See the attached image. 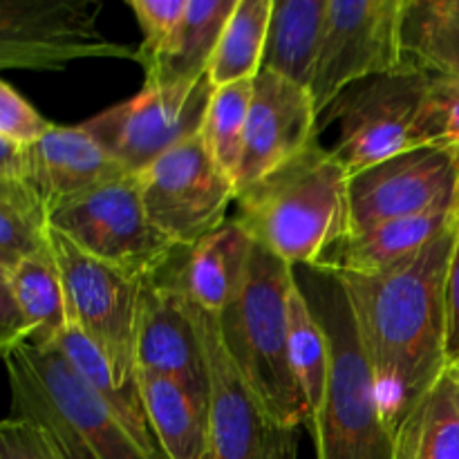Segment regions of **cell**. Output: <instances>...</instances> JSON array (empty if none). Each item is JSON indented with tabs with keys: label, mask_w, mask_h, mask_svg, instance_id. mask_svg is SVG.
<instances>
[{
	"label": "cell",
	"mask_w": 459,
	"mask_h": 459,
	"mask_svg": "<svg viewBox=\"0 0 459 459\" xmlns=\"http://www.w3.org/2000/svg\"><path fill=\"white\" fill-rule=\"evenodd\" d=\"M30 148L0 139V182H27Z\"/></svg>",
	"instance_id": "8d00e7d4"
},
{
	"label": "cell",
	"mask_w": 459,
	"mask_h": 459,
	"mask_svg": "<svg viewBox=\"0 0 459 459\" xmlns=\"http://www.w3.org/2000/svg\"><path fill=\"white\" fill-rule=\"evenodd\" d=\"M254 81L255 79L215 88L200 128L204 148L233 182H238V170H240L242 152H245L247 119H249L251 99H254Z\"/></svg>",
	"instance_id": "f546056e"
},
{
	"label": "cell",
	"mask_w": 459,
	"mask_h": 459,
	"mask_svg": "<svg viewBox=\"0 0 459 459\" xmlns=\"http://www.w3.org/2000/svg\"><path fill=\"white\" fill-rule=\"evenodd\" d=\"M49 220L81 251L134 281L155 276L178 249L148 218L134 175L58 206Z\"/></svg>",
	"instance_id": "52a82bcc"
},
{
	"label": "cell",
	"mask_w": 459,
	"mask_h": 459,
	"mask_svg": "<svg viewBox=\"0 0 459 459\" xmlns=\"http://www.w3.org/2000/svg\"><path fill=\"white\" fill-rule=\"evenodd\" d=\"M426 142H453L459 148V79L433 76L424 112Z\"/></svg>",
	"instance_id": "d6a6232c"
},
{
	"label": "cell",
	"mask_w": 459,
	"mask_h": 459,
	"mask_svg": "<svg viewBox=\"0 0 459 459\" xmlns=\"http://www.w3.org/2000/svg\"><path fill=\"white\" fill-rule=\"evenodd\" d=\"M330 0H273L263 70L312 88Z\"/></svg>",
	"instance_id": "44dd1931"
},
{
	"label": "cell",
	"mask_w": 459,
	"mask_h": 459,
	"mask_svg": "<svg viewBox=\"0 0 459 459\" xmlns=\"http://www.w3.org/2000/svg\"><path fill=\"white\" fill-rule=\"evenodd\" d=\"M457 227L393 272L336 273L348 291L393 433L448 366L446 278Z\"/></svg>",
	"instance_id": "6da1fadb"
},
{
	"label": "cell",
	"mask_w": 459,
	"mask_h": 459,
	"mask_svg": "<svg viewBox=\"0 0 459 459\" xmlns=\"http://www.w3.org/2000/svg\"><path fill=\"white\" fill-rule=\"evenodd\" d=\"M406 0H330L321 56L312 81L318 115L352 85L403 65Z\"/></svg>",
	"instance_id": "30bf717a"
},
{
	"label": "cell",
	"mask_w": 459,
	"mask_h": 459,
	"mask_svg": "<svg viewBox=\"0 0 459 459\" xmlns=\"http://www.w3.org/2000/svg\"><path fill=\"white\" fill-rule=\"evenodd\" d=\"M211 384L209 459H296L300 429L273 424L229 357L215 314L193 303Z\"/></svg>",
	"instance_id": "5bb4252c"
},
{
	"label": "cell",
	"mask_w": 459,
	"mask_h": 459,
	"mask_svg": "<svg viewBox=\"0 0 459 459\" xmlns=\"http://www.w3.org/2000/svg\"><path fill=\"white\" fill-rule=\"evenodd\" d=\"M236 4L238 0H188L173 40L146 70V83L204 79Z\"/></svg>",
	"instance_id": "603a6c76"
},
{
	"label": "cell",
	"mask_w": 459,
	"mask_h": 459,
	"mask_svg": "<svg viewBox=\"0 0 459 459\" xmlns=\"http://www.w3.org/2000/svg\"><path fill=\"white\" fill-rule=\"evenodd\" d=\"M124 175L133 173H128L83 126H52V130L30 148L27 182L43 197L49 213Z\"/></svg>",
	"instance_id": "e0dca14e"
},
{
	"label": "cell",
	"mask_w": 459,
	"mask_h": 459,
	"mask_svg": "<svg viewBox=\"0 0 459 459\" xmlns=\"http://www.w3.org/2000/svg\"><path fill=\"white\" fill-rule=\"evenodd\" d=\"M137 381L164 459H209V406L170 377L137 370Z\"/></svg>",
	"instance_id": "ffe728a7"
},
{
	"label": "cell",
	"mask_w": 459,
	"mask_h": 459,
	"mask_svg": "<svg viewBox=\"0 0 459 459\" xmlns=\"http://www.w3.org/2000/svg\"><path fill=\"white\" fill-rule=\"evenodd\" d=\"M0 459H67L45 430L9 415L0 424Z\"/></svg>",
	"instance_id": "836d02e7"
},
{
	"label": "cell",
	"mask_w": 459,
	"mask_h": 459,
	"mask_svg": "<svg viewBox=\"0 0 459 459\" xmlns=\"http://www.w3.org/2000/svg\"><path fill=\"white\" fill-rule=\"evenodd\" d=\"M148 218L178 247H191L227 222L236 182L220 169L202 137L186 139L137 175Z\"/></svg>",
	"instance_id": "7c38bea8"
},
{
	"label": "cell",
	"mask_w": 459,
	"mask_h": 459,
	"mask_svg": "<svg viewBox=\"0 0 459 459\" xmlns=\"http://www.w3.org/2000/svg\"><path fill=\"white\" fill-rule=\"evenodd\" d=\"M188 0H130L134 18L142 30V45L137 48V63L143 67H152L157 58L166 52L173 40Z\"/></svg>",
	"instance_id": "4dcf8cb0"
},
{
	"label": "cell",
	"mask_w": 459,
	"mask_h": 459,
	"mask_svg": "<svg viewBox=\"0 0 459 459\" xmlns=\"http://www.w3.org/2000/svg\"><path fill=\"white\" fill-rule=\"evenodd\" d=\"M213 90L209 74L179 83L143 81L133 99L106 108L81 126L128 173L137 175L175 146L200 134Z\"/></svg>",
	"instance_id": "9c48e42d"
},
{
	"label": "cell",
	"mask_w": 459,
	"mask_h": 459,
	"mask_svg": "<svg viewBox=\"0 0 459 459\" xmlns=\"http://www.w3.org/2000/svg\"><path fill=\"white\" fill-rule=\"evenodd\" d=\"M446 352L448 363L459 361V227L455 249L451 255V267L446 278Z\"/></svg>",
	"instance_id": "d590c367"
},
{
	"label": "cell",
	"mask_w": 459,
	"mask_h": 459,
	"mask_svg": "<svg viewBox=\"0 0 459 459\" xmlns=\"http://www.w3.org/2000/svg\"><path fill=\"white\" fill-rule=\"evenodd\" d=\"M52 121L45 119L12 83H0V139L31 148L52 130Z\"/></svg>",
	"instance_id": "1f68e13d"
},
{
	"label": "cell",
	"mask_w": 459,
	"mask_h": 459,
	"mask_svg": "<svg viewBox=\"0 0 459 459\" xmlns=\"http://www.w3.org/2000/svg\"><path fill=\"white\" fill-rule=\"evenodd\" d=\"M16 296L31 327L27 345L52 348L70 327L65 285L58 272L52 247L22 260L12 272H0Z\"/></svg>",
	"instance_id": "d4e9b609"
},
{
	"label": "cell",
	"mask_w": 459,
	"mask_h": 459,
	"mask_svg": "<svg viewBox=\"0 0 459 459\" xmlns=\"http://www.w3.org/2000/svg\"><path fill=\"white\" fill-rule=\"evenodd\" d=\"M394 459H459V361L394 430Z\"/></svg>",
	"instance_id": "7402d4cb"
},
{
	"label": "cell",
	"mask_w": 459,
	"mask_h": 459,
	"mask_svg": "<svg viewBox=\"0 0 459 459\" xmlns=\"http://www.w3.org/2000/svg\"><path fill=\"white\" fill-rule=\"evenodd\" d=\"M43 197L30 182H0V272L49 247L52 220Z\"/></svg>",
	"instance_id": "f1b7e54d"
},
{
	"label": "cell",
	"mask_w": 459,
	"mask_h": 459,
	"mask_svg": "<svg viewBox=\"0 0 459 459\" xmlns=\"http://www.w3.org/2000/svg\"><path fill=\"white\" fill-rule=\"evenodd\" d=\"M453 211H459V148L453 142L424 143L350 175V233Z\"/></svg>",
	"instance_id": "8fae6325"
},
{
	"label": "cell",
	"mask_w": 459,
	"mask_h": 459,
	"mask_svg": "<svg viewBox=\"0 0 459 459\" xmlns=\"http://www.w3.org/2000/svg\"><path fill=\"white\" fill-rule=\"evenodd\" d=\"M56 348L65 354V359L83 377L85 384L110 408L117 421L128 430L130 437L152 459H164V453H161L160 444H157L155 435H152L151 421H148V411L146 403H143L139 381L134 379L128 385H117L110 366H108L101 350L83 332L76 330L74 325L67 327L65 334L58 339Z\"/></svg>",
	"instance_id": "cb8c5ba5"
},
{
	"label": "cell",
	"mask_w": 459,
	"mask_h": 459,
	"mask_svg": "<svg viewBox=\"0 0 459 459\" xmlns=\"http://www.w3.org/2000/svg\"><path fill=\"white\" fill-rule=\"evenodd\" d=\"M459 222V211L453 213H426L415 218L390 220L377 227L345 236L336 242L318 267L334 273L377 276L403 267Z\"/></svg>",
	"instance_id": "d6986e66"
},
{
	"label": "cell",
	"mask_w": 459,
	"mask_h": 459,
	"mask_svg": "<svg viewBox=\"0 0 459 459\" xmlns=\"http://www.w3.org/2000/svg\"><path fill=\"white\" fill-rule=\"evenodd\" d=\"M290 350L291 368L299 381L300 394L307 406V426L312 433L325 406L327 379H330V345L321 323L314 316L294 272L290 291Z\"/></svg>",
	"instance_id": "83f0119b"
},
{
	"label": "cell",
	"mask_w": 459,
	"mask_h": 459,
	"mask_svg": "<svg viewBox=\"0 0 459 459\" xmlns=\"http://www.w3.org/2000/svg\"><path fill=\"white\" fill-rule=\"evenodd\" d=\"M294 267L255 245L233 303L218 316L229 357L269 420L285 429L307 426L290 350V291Z\"/></svg>",
	"instance_id": "277c9868"
},
{
	"label": "cell",
	"mask_w": 459,
	"mask_h": 459,
	"mask_svg": "<svg viewBox=\"0 0 459 459\" xmlns=\"http://www.w3.org/2000/svg\"><path fill=\"white\" fill-rule=\"evenodd\" d=\"M99 9L94 0H3L0 67L63 70L81 58L137 61V49L103 39Z\"/></svg>",
	"instance_id": "4fadbf2b"
},
{
	"label": "cell",
	"mask_w": 459,
	"mask_h": 459,
	"mask_svg": "<svg viewBox=\"0 0 459 459\" xmlns=\"http://www.w3.org/2000/svg\"><path fill=\"white\" fill-rule=\"evenodd\" d=\"M31 327L25 312L18 305L12 287L4 278H0V352L7 354L18 345L30 343Z\"/></svg>",
	"instance_id": "e575fe53"
},
{
	"label": "cell",
	"mask_w": 459,
	"mask_h": 459,
	"mask_svg": "<svg viewBox=\"0 0 459 459\" xmlns=\"http://www.w3.org/2000/svg\"><path fill=\"white\" fill-rule=\"evenodd\" d=\"M137 370L170 377L182 384L197 402L209 406V370L204 345L193 316V303L161 272L146 278L142 287Z\"/></svg>",
	"instance_id": "9a60e30c"
},
{
	"label": "cell",
	"mask_w": 459,
	"mask_h": 459,
	"mask_svg": "<svg viewBox=\"0 0 459 459\" xmlns=\"http://www.w3.org/2000/svg\"><path fill=\"white\" fill-rule=\"evenodd\" d=\"M254 240L236 218L191 247H178L160 269L204 312L220 314L233 303L247 276Z\"/></svg>",
	"instance_id": "ac0fdd59"
},
{
	"label": "cell",
	"mask_w": 459,
	"mask_h": 459,
	"mask_svg": "<svg viewBox=\"0 0 459 459\" xmlns=\"http://www.w3.org/2000/svg\"><path fill=\"white\" fill-rule=\"evenodd\" d=\"M294 272L330 345L325 406L309 433L316 459H394V433L381 412L375 372L343 282L318 264Z\"/></svg>",
	"instance_id": "3957f363"
},
{
	"label": "cell",
	"mask_w": 459,
	"mask_h": 459,
	"mask_svg": "<svg viewBox=\"0 0 459 459\" xmlns=\"http://www.w3.org/2000/svg\"><path fill=\"white\" fill-rule=\"evenodd\" d=\"M236 220L255 245L291 267L318 264L350 236V170L314 142L300 155L238 191Z\"/></svg>",
	"instance_id": "7a4b0ae2"
},
{
	"label": "cell",
	"mask_w": 459,
	"mask_h": 459,
	"mask_svg": "<svg viewBox=\"0 0 459 459\" xmlns=\"http://www.w3.org/2000/svg\"><path fill=\"white\" fill-rule=\"evenodd\" d=\"M3 359L12 388V417L45 430L67 459H152L56 345L25 343Z\"/></svg>",
	"instance_id": "5b68a950"
},
{
	"label": "cell",
	"mask_w": 459,
	"mask_h": 459,
	"mask_svg": "<svg viewBox=\"0 0 459 459\" xmlns=\"http://www.w3.org/2000/svg\"><path fill=\"white\" fill-rule=\"evenodd\" d=\"M49 247L65 285L70 325L101 350L117 385L133 384L137 379V325L143 281L108 267L54 229Z\"/></svg>",
	"instance_id": "ba28073f"
},
{
	"label": "cell",
	"mask_w": 459,
	"mask_h": 459,
	"mask_svg": "<svg viewBox=\"0 0 459 459\" xmlns=\"http://www.w3.org/2000/svg\"><path fill=\"white\" fill-rule=\"evenodd\" d=\"M321 134V115L312 92L273 72L260 70L254 81L245 152L238 170V191L312 146Z\"/></svg>",
	"instance_id": "2e32d148"
},
{
	"label": "cell",
	"mask_w": 459,
	"mask_h": 459,
	"mask_svg": "<svg viewBox=\"0 0 459 459\" xmlns=\"http://www.w3.org/2000/svg\"><path fill=\"white\" fill-rule=\"evenodd\" d=\"M433 74L403 63L390 74L372 76L345 90L321 121H339L332 152L350 175L424 146V112Z\"/></svg>",
	"instance_id": "8992f818"
},
{
	"label": "cell",
	"mask_w": 459,
	"mask_h": 459,
	"mask_svg": "<svg viewBox=\"0 0 459 459\" xmlns=\"http://www.w3.org/2000/svg\"><path fill=\"white\" fill-rule=\"evenodd\" d=\"M402 49L411 65L459 79V0H406Z\"/></svg>",
	"instance_id": "484cf974"
},
{
	"label": "cell",
	"mask_w": 459,
	"mask_h": 459,
	"mask_svg": "<svg viewBox=\"0 0 459 459\" xmlns=\"http://www.w3.org/2000/svg\"><path fill=\"white\" fill-rule=\"evenodd\" d=\"M273 0H238L209 65L213 88L251 81L263 70Z\"/></svg>",
	"instance_id": "4316f807"
}]
</instances>
